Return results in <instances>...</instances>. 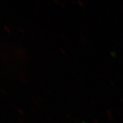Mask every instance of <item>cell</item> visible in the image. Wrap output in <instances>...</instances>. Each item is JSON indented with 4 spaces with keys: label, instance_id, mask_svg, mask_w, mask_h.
<instances>
[]
</instances>
